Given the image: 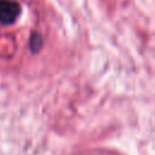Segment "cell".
Instances as JSON below:
<instances>
[{
  "instance_id": "1",
  "label": "cell",
  "mask_w": 155,
  "mask_h": 155,
  "mask_svg": "<svg viewBox=\"0 0 155 155\" xmlns=\"http://www.w3.org/2000/svg\"><path fill=\"white\" fill-rule=\"evenodd\" d=\"M22 12L21 5L15 0H2L0 1V23L4 25H10L19 17Z\"/></svg>"
}]
</instances>
